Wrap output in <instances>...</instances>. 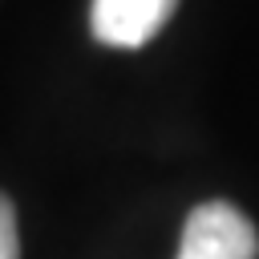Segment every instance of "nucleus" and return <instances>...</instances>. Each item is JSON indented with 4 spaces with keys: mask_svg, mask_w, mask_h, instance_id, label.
<instances>
[{
    "mask_svg": "<svg viewBox=\"0 0 259 259\" xmlns=\"http://www.w3.org/2000/svg\"><path fill=\"white\" fill-rule=\"evenodd\" d=\"M174 259H259V235L239 206L202 202L186 214Z\"/></svg>",
    "mask_w": 259,
    "mask_h": 259,
    "instance_id": "nucleus-1",
    "label": "nucleus"
},
{
    "mask_svg": "<svg viewBox=\"0 0 259 259\" xmlns=\"http://www.w3.org/2000/svg\"><path fill=\"white\" fill-rule=\"evenodd\" d=\"M178 0H93L89 32L109 49H138L162 32Z\"/></svg>",
    "mask_w": 259,
    "mask_h": 259,
    "instance_id": "nucleus-2",
    "label": "nucleus"
},
{
    "mask_svg": "<svg viewBox=\"0 0 259 259\" xmlns=\"http://www.w3.org/2000/svg\"><path fill=\"white\" fill-rule=\"evenodd\" d=\"M0 259H20V239H16V214L12 202L0 194Z\"/></svg>",
    "mask_w": 259,
    "mask_h": 259,
    "instance_id": "nucleus-3",
    "label": "nucleus"
}]
</instances>
